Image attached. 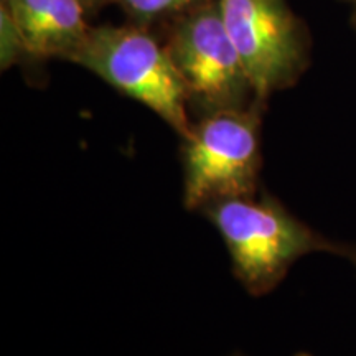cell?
I'll list each match as a JSON object with an SVG mask.
<instances>
[{
  "label": "cell",
  "instance_id": "cell-2",
  "mask_svg": "<svg viewBox=\"0 0 356 356\" xmlns=\"http://www.w3.org/2000/svg\"><path fill=\"white\" fill-rule=\"evenodd\" d=\"M71 63L140 102L180 139L193 126L185 84L165 43L154 30L134 24L91 26Z\"/></svg>",
  "mask_w": 356,
  "mask_h": 356
},
{
  "label": "cell",
  "instance_id": "cell-10",
  "mask_svg": "<svg viewBox=\"0 0 356 356\" xmlns=\"http://www.w3.org/2000/svg\"><path fill=\"white\" fill-rule=\"evenodd\" d=\"M340 257H345V259H348L351 262V266H353L356 269V244L341 243Z\"/></svg>",
  "mask_w": 356,
  "mask_h": 356
},
{
  "label": "cell",
  "instance_id": "cell-7",
  "mask_svg": "<svg viewBox=\"0 0 356 356\" xmlns=\"http://www.w3.org/2000/svg\"><path fill=\"white\" fill-rule=\"evenodd\" d=\"M215 0H119L129 24L160 30L178 17Z\"/></svg>",
  "mask_w": 356,
  "mask_h": 356
},
{
  "label": "cell",
  "instance_id": "cell-1",
  "mask_svg": "<svg viewBox=\"0 0 356 356\" xmlns=\"http://www.w3.org/2000/svg\"><path fill=\"white\" fill-rule=\"evenodd\" d=\"M200 215L218 231L231 273L252 297L273 292L302 257L315 252L340 256L341 251V243L320 234L264 188L248 197L216 200Z\"/></svg>",
  "mask_w": 356,
  "mask_h": 356
},
{
  "label": "cell",
  "instance_id": "cell-3",
  "mask_svg": "<svg viewBox=\"0 0 356 356\" xmlns=\"http://www.w3.org/2000/svg\"><path fill=\"white\" fill-rule=\"evenodd\" d=\"M264 111V106L254 104L193 121L180 147L185 210L200 213L216 200L261 191Z\"/></svg>",
  "mask_w": 356,
  "mask_h": 356
},
{
  "label": "cell",
  "instance_id": "cell-6",
  "mask_svg": "<svg viewBox=\"0 0 356 356\" xmlns=\"http://www.w3.org/2000/svg\"><path fill=\"white\" fill-rule=\"evenodd\" d=\"M24 40L29 63L73 60L91 25L83 0H0Z\"/></svg>",
  "mask_w": 356,
  "mask_h": 356
},
{
  "label": "cell",
  "instance_id": "cell-5",
  "mask_svg": "<svg viewBox=\"0 0 356 356\" xmlns=\"http://www.w3.org/2000/svg\"><path fill=\"white\" fill-rule=\"evenodd\" d=\"M222 22L241 56L256 99L299 83L310 65V33L287 0H220Z\"/></svg>",
  "mask_w": 356,
  "mask_h": 356
},
{
  "label": "cell",
  "instance_id": "cell-9",
  "mask_svg": "<svg viewBox=\"0 0 356 356\" xmlns=\"http://www.w3.org/2000/svg\"><path fill=\"white\" fill-rule=\"evenodd\" d=\"M83 3L86 6L88 12L92 15V13L101 10V8H104L106 6H111V3H119V0H83Z\"/></svg>",
  "mask_w": 356,
  "mask_h": 356
},
{
  "label": "cell",
  "instance_id": "cell-8",
  "mask_svg": "<svg viewBox=\"0 0 356 356\" xmlns=\"http://www.w3.org/2000/svg\"><path fill=\"white\" fill-rule=\"evenodd\" d=\"M25 61H29V55L24 40L8 8L0 2V65L6 71Z\"/></svg>",
  "mask_w": 356,
  "mask_h": 356
},
{
  "label": "cell",
  "instance_id": "cell-4",
  "mask_svg": "<svg viewBox=\"0 0 356 356\" xmlns=\"http://www.w3.org/2000/svg\"><path fill=\"white\" fill-rule=\"evenodd\" d=\"M160 38L185 84L190 111L198 118L259 104L222 22L220 0L162 26Z\"/></svg>",
  "mask_w": 356,
  "mask_h": 356
},
{
  "label": "cell",
  "instance_id": "cell-11",
  "mask_svg": "<svg viewBox=\"0 0 356 356\" xmlns=\"http://www.w3.org/2000/svg\"><path fill=\"white\" fill-rule=\"evenodd\" d=\"M226 356H249V355L243 353V351H233V353H229V355H226Z\"/></svg>",
  "mask_w": 356,
  "mask_h": 356
},
{
  "label": "cell",
  "instance_id": "cell-12",
  "mask_svg": "<svg viewBox=\"0 0 356 356\" xmlns=\"http://www.w3.org/2000/svg\"><path fill=\"white\" fill-rule=\"evenodd\" d=\"M351 24H353L355 30H356V7H353V17H351Z\"/></svg>",
  "mask_w": 356,
  "mask_h": 356
},
{
  "label": "cell",
  "instance_id": "cell-13",
  "mask_svg": "<svg viewBox=\"0 0 356 356\" xmlns=\"http://www.w3.org/2000/svg\"><path fill=\"white\" fill-rule=\"evenodd\" d=\"M343 2H346V3H351V6L356 7V0H343Z\"/></svg>",
  "mask_w": 356,
  "mask_h": 356
}]
</instances>
